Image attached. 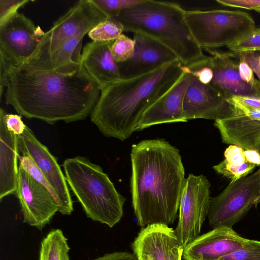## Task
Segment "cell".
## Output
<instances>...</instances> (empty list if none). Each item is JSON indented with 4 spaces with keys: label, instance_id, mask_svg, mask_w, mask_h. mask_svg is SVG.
<instances>
[{
    "label": "cell",
    "instance_id": "ba28073f",
    "mask_svg": "<svg viewBox=\"0 0 260 260\" xmlns=\"http://www.w3.org/2000/svg\"><path fill=\"white\" fill-rule=\"evenodd\" d=\"M211 184L207 177L192 174L185 179L176 234L184 249L200 236L210 206Z\"/></svg>",
    "mask_w": 260,
    "mask_h": 260
},
{
    "label": "cell",
    "instance_id": "4316f807",
    "mask_svg": "<svg viewBox=\"0 0 260 260\" xmlns=\"http://www.w3.org/2000/svg\"><path fill=\"white\" fill-rule=\"evenodd\" d=\"M18 158L19 160V166L48 189L57 203L58 207L59 199L55 191L34 160L29 155L19 154Z\"/></svg>",
    "mask_w": 260,
    "mask_h": 260
},
{
    "label": "cell",
    "instance_id": "3957f363",
    "mask_svg": "<svg viewBox=\"0 0 260 260\" xmlns=\"http://www.w3.org/2000/svg\"><path fill=\"white\" fill-rule=\"evenodd\" d=\"M179 60L136 77L120 79L101 90L91 121L106 137L121 141L136 131L144 112L173 87L185 73Z\"/></svg>",
    "mask_w": 260,
    "mask_h": 260
},
{
    "label": "cell",
    "instance_id": "603a6c76",
    "mask_svg": "<svg viewBox=\"0 0 260 260\" xmlns=\"http://www.w3.org/2000/svg\"><path fill=\"white\" fill-rule=\"evenodd\" d=\"M67 238L60 229L51 230L41 242L39 260H70Z\"/></svg>",
    "mask_w": 260,
    "mask_h": 260
},
{
    "label": "cell",
    "instance_id": "ab89813d",
    "mask_svg": "<svg viewBox=\"0 0 260 260\" xmlns=\"http://www.w3.org/2000/svg\"><path fill=\"white\" fill-rule=\"evenodd\" d=\"M259 203H260V198H258V199L256 201V203H255L256 205L257 204Z\"/></svg>",
    "mask_w": 260,
    "mask_h": 260
},
{
    "label": "cell",
    "instance_id": "8992f818",
    "mask_svg": "<svg viewBox=\"0 0 260 260\" xmlns=\"http://www.w3.org/2000/svg\"><path fill=\"white\" fill-rule=\"evenodd\" d=\"M185 18L202 49L226 47L255 28L252 16L240 10H185Z\"/></svg>",
    "mask_w": 260,
    "mask_h": 260
},
{
    "label": "cell",
    "instance_id": "7a4b0ae2",
    "mask_svg": "<svg viewBox=\"0 0 260 260\" xmlns=\"http://www.w3.org/2000/svg\"><path fill=\"white\" fill-rule=\"evenodd\" d=\"M131 192L137 224L169 225L177 217L185 171L179 150L163 139L134 144Z\"/></svg>",
    "mask_w": 260,
    "mask_h": 260
},
{
    "label": "cell",
    "instance_id": "cb8c5ba5",
    "mask_svg": "<svg viewBox=\"0 0 260 260\" xmlns=\"http://www.w3.org/2000/svg\"><path fill=\"white\" fill-rule=\"evenodd\" d=\"M123 31L120 23L108 18L94 27L88 35L94 42H110L114 41Z\"/></svg>",
    "mask_w": 260,
    "mask_h": 260
},
{
    "label": "cell",
    "instance_id": "f1b7e54d",
    "mask_svg": "<svg viewBox=\"0 0 260 260\" xmlns=\"http://www.w3.org/2000/svg\"><path fill=\"white\" fill-rule=\"evenodd\" d=\"M135 48V41L123 34L113 42L111 52L115 60L122 63L130 59L133 56Z\"/></svg>",
    "mask_w": 260,
    "mask_h": 260
},
{
    "label": "cell",
    "instance_id": "ffe728a7",
    "mask_svg": "<svg viewBox=\"0 0 260 260\" xmlns=\"http://www.w3.org/2000/svg\"><path fill=\"white\" fill-rule=\"evenodd\" d=\"M113 41L88 43L81 53L82 67L99 84L101 90L121 79L119 63L111 52Z\"/></svg>",
    "mask_w": 260,
    "mask_h": 260
},
{
    "label": "cell",
    "instance_id": "e0dca14e",
    "mask_svg": "<svg viewBox=\"0 0 260 260\" xmlns=\"http://www.w3.org/2000/svg\"><path fill=\"white\" fill-rule=\"evenodd\" d=\"M134 40L135 48L133 57L119 63L121 79L140 76L179 60L170 49L151 38L134 34Z\"/></svg>",
    "mask_w": 260,
    "mask_h": 260
},
{
    "label": "cell",
    "instance_id": "5b68a950",
    "mask_svg": "<svg viewBox=\"0 0 260 260\" xmlns=\"http://www.w3.org/2000/svg\"><path fill=\"white\" fill-rule=\"evenodd\" d=\"M63 168L68 184L88 217L110 228L120 221L125 199L99 165L77 156L65 159Z\"/></svg>",
    "mask_w": 260,
    "mask_h": 260
},
{
    "label": "cell",
    "instance_id": "4fadbf2b",
    "mask_svg": "<svg viewBox=\"0 0 260 260\" xmlns=\"http://www.w3.org/2000/svg\"><path fill=\"white\" fill-rule=\"evenodd\" d=\"M210 54L209 64L213 77L209 84L225 100L237 96L260 97V85L253 86L240 77L239 54L218 49H204Z\"/></svg>",
    "mask_w": 260,
    "mask_h": 260
},
{
    "label": "cell",
    "instance_id": "1f68e13d",
    "mask_svg": "<svg viewBox=\"0 0 260 260\" xmlns=\"http://www.w3.org/2000/svg\"><path fill=\"white\" fill-rule=\"evenodd\" d=\"M226 162L234 165H241L248 161L244 154V150L237 145H230L224 152Z\"/></svg>",
    "mask_w": 260,
    "mask_h": 260
},
{
    "label": "cell",
    "instance_id": "7402d4cb",
    "mask_svg": "<svg viewBox=\"0 0 260 260\" xmlns=\"http://www.w3.org/2000/svg\"><path fill=\"white\" fill-rule=\"evenodd\" d=\"M84 36L79 35L67 40L50 54L47 53L44 47L41 54L53 69L81 64V50Z\"/></svg>",
    "mask_w": 260,
    "mask_h": 260
},
{
    "label": "cell",
    "instance_id": "44dd1931",
    "mask_svg": "<svg viewBox=\"0 0 260 260\" xmlns=\"http://www.w3.org/2000/svg\"><path fill=\"white\" fill-rule=\"evenodd\" d=\"M6 112L0 109V200L16 193L18 168L17 135L9 131L6 124Z\"/></svg>",
    "mask_w": 260,
    "mask_h": 260
},
{
    "label": "cell",
    "instance_id": "8d00e7d4",
    "mask_svg": "<svg viewBox=\"0 0 260 260\" xmlns=\"http://www.w3.org/2000/svg\"><path fill=\"white\" fill-rule=\"evenodd\" d=\"M239 54L256 74L260 83V52H250Z\"/></svg>",
    "mask_w": 260,
    "mask_h": 260
},
{
    "label": "cell",
    "instance_id": "7bdbcfd3",
    "mask_svg": "<svg viewBox=\"0 0 260 260\" xmlns=\"http://www.w3.org/2000/svg\"><path fill=\"white\" fill-rule=\"evenodd\" d=\"M260 198V196L259 197V198Z\"/></svg>",
    "mask_w": 260,
    "mask_h": 260
},
{
    "label": "cell",
    "instance_id": "83f0119b",
    "mask_svg": "<svg viewBox=\"0 0 260 260\" xmlns=\"http://www.w3.org/2000/svg\"><path fill=\"white\" fill-rule=\"evenodd\" d=\"M143 0H91L92 3L109 19L120 12L137 5Z\"/></svg>",
    "mask_w": 260,
    "mask_h": 260
},
{
    "label": "cell",
    "instance_id": "e575fe53",
    "mask_svg": "<svg viewBox=\"0 0 260 260\" xmlns=\"http://www.w3.org/2000/svg\"><path fill=\"white\" fill-rule=\"evenodd\" d=\"M5 119L7 127L9 131L17 136L24 132L26 125L22 121L20 115L7 113Z\"/></svg>",
    "mask_w": 260,
    "mask_h": 260
},
{
    "label": "cell",
    "instance_id": "2e32d148",
    "mask_svg": "<svg viewBox=\"0 0 260 260\" xmlns=\"http://www.w3.org/2000/svg\"><path fill=\"white\" fill-rule=\"evenodd\" d=\"M183 113L186 121L198 118L216 120L227 118L232 114L226 100L193 76L184 95Z\"/></svg>",
    "mask_w": 260,
    "mask_h": 260
},
{
    "label": "cell",
    "instance_id": "74e56055",
    "mask_svg": "<svg viewBox=\"0 0 260 260\" xmlns=\"http://www.w3.org/2000/svg\"><path fill=\"white\" fill-rule=\"evenodd\" d=\"M93 260H138V259L134 253L119 251L107 253Z\"/></svg>",
    "mask_w": 260,
    "mask_h": 260
},
{
    "label": "cell",
    "instance_id": "9a60e30c",
    "mask_svg": "<svg viewBox=\"0 0 260 260\" xmlns=\"http://www.w3.org/2000/svg\"><path fill=\"white\" fill-rule=\"evenodd\" d=\"M132 249L138 260H181L184 250L175 230L163 224L143 228Z\"/></svg>",
    "mask_w": 260,
    "mask_h": 260
},
{
    "label": "cell",
    "instance_id": "b9f144b4",
    "mask_svg": "<svg viewBox=\"0 0 260 260\" xmlns=\"http://www.w3.org/2000/svg\"><path fill=\"white\" fill-rule=\"evenodd\" d=\"M139 260H148V259H144V258H142V259H140Z\"/></svg>",
    "mask_w": 260,
    "mask_h": 260
},
{
    "label": "cell",
    "instance_id": "9c48e42d",
    "mask_svg": "<svg viewBox=\"0 0 260 260\" xmlns=\"http://www.w3.org/2000/svg\"><path fill=\"white\" fill-rule=\"evenodd\" d=\"M49 32L18 12L0 25V55L14 66L36 56L48 40Z\"/></svg>",
    "mask_w": 260,
    "mask_h": 260
},
{
    "label": "cell",
    "instance_id": "d4e9b609",
    "mask_svg": "<svg viewBox=\"0 0 260 260\" xmlns=\"http://www.w3.org/2000/svg\"><path fill=\"white\" fill-rule=\"evenodd\" d=\"M235 54L260 52V28H255L226 46Z\"/></svg>",
    "mask_w": 260,
    "mask_h": 260
},
{
    "label": "cell",
    "instance_id": "60d3db41",
    "mask_svg": "<svg viewBox=\"0 0 260 260\" xmlns=\"http://www.w3.org/2000/svg\"><path fill=\"white\" fill-rule=\"evenodd\" d=\"M257 151H258L259 153L260 154V145L259 146V147L257 149Z\"/></svg>",
    "mask_w": 260,
    "mask_h": 260
},
{
    "label": "cell",
    "instance_id": "f546056e",
    "mask_svg": "<svg viewBox=\"0 0 260 260\" xmlns=\"http://www.w3.org/2000/svg\"><path fill=\"white\" fill-rule=\"evenodd\" d=\"M217 260H260V241L248 239L241 248Z\"/></svg>",
    "mask_w": 260,
    "mask_h": 260
},
{
    "label": "cell",
    "instance_id": "d6986e66",
    "mask_svg": "<svg viewBox=\"0 0 260 260\" xmlns=\"http://www.w3.org/2000/svg\"><path fill=\"white\" fill-rule=\"evenodd\" d=\"M192 77V74L186 67L180 80L144 112L136 131L156 124L187 121L183 116V100Z\"/></svg>",
    "mask_w": 260,
    "mask_h": 260
},
{
    "label": "cell",
    "instance_id": "d6a6232c",
    "mask_svg": "<svg viewBox=\"0 0 260 260\" xmlns=\"http://www.w3.org/2000/svg\"><path fill=\"white\" fill-rule=\"evenodd\" d=\"M223 6L254 10L260 13V0H216Z\"/></svg>",
    "mask_w": 260,
    "mask_h": 260
},
{
    "label": "cell",
    "instance_id": "836d02e7",
    "mask_svg": "<svg viewBox=\"0 0 260 260\" xmlns=\"http://www.w3.org/2000/svg\"><path fill=\"white\" fill-rule=\"evenodd\" d=\"M239 55L240 62L238 70L242 80L251 85H260L259 81L255 78L254 73L251 68L239 54Z\"/></svg>",
    "mask_w": 260,
    "mask_h": 260
},
{
    "label": "cell",
    "instance_id": "d590c367",
    "mask_svg": "<svg viewBox=\"0 0 260 260\" xmlns=\"http://www.w3.org/2000/svg\"><path fill=\"white\" fill-rule=\"evenodd\" d=\"M243 107L253 110H260V97L252 96H237L228 99Z\"/></svg>",
    "mask_w": 260,
    "mask_h": 260
},
{
    "label": "cell",
    "instance_id": "7c38bea8",
    "mask_svg": "<svg viewBox=\"0 0 260 260\" xmlns=\"http://www.w3.org/2000/svg\"><path fill=\"white\" fill-rule=\"evenodd\" d=\"M19 201L23 222L42 230L49 223L58 207L48 189L18 167L15 193Z\"/></svg>",
    "mask_w": 260,
    "mask_h": 260
},
{
    "label": "cell",
    "instance_id": "30bf717a",
    "mask_svg": "<svg viewBox=\"0 0 260 260\" xmlns=\"http://www.w3.org/2000/svg\"><path fill=\"white\" fill-rule=\"evenodd\" d=\"M17 142L18 151L34 160L55 191L59 199L58 212L70 215L74 210L73 203L66 176L56 157L27 126L21 135L17 136Z\"/></svg>",
    "mask_w": 260,
    "mask_h": 260
},
{
    "label": "cell",
    "instance_id": "f35d334b",
    "mask_svg": "<svg viewBox=\"0 0 260 260\" xmlns=\"http://www.w3.org/2000/svg\"><path fill=\"white\" fill-rule=\"evenodd\" d=\"M247 160L256 166H260V154L256 150H244Z\"/></svg>",
    "mask_w": 260,
    "mask_h": 260
},
{
    "label": "cell",
    "instance_id": "52a82bcc",
    "mask_svg": "<svg viewBox=\"0 0 260 260\" xmlns=\"http://www.w3.org/2000/svg\"><path fill=\"white\" fill-rule=\"evenodd\" d=\"M260 196V169L252 174L230 182L217 196L211 198L208 218L213 229H232L255 205Z\"/></svg>",
    "mask_w": 260,
    "mask_h": 260
},
{
    "label": "cell",
    "instance_id": "6da1fadb",
    "mask_svg": "<svg viewBox=\"0 0 260 260\" xmlns=\"http://www.w3.org/2000/svg\"><path fill=\"white\" fill-rule=\"evenodd\" d=\"M20 115L49 124L69 123L90 115L101 94L99 84L81 63L51 67L41 51L14 66L0 55V95Z\"/></svg>",
    "mask_w": 260,
    "mask_h": 260
},
{
    "label": "cell",
    "instance_id": "484cf974",
    "mask_svg": "<svg viewBox=\"0 0 260 260\" xmlns=\"http://www.w3.org/2000/svg\"><path fill=\"white\" fill-rule=\"evenodd\" d=\"M256 166L246 161L241 165H234L224 160L213 167L216 172L229 179L233 182L244 178L252 172Z\"/></svg>",
    "mask_w": 260,
    "mask_h": 260
},
{
    "label": "cell",
    "instance_id": "5bb4252c",
    "mask_svg": "<svg viewBox=\"0 0 260 260\" xmlns=\"http://www.w3.org/2000/svg\"><path fill=\"white\" fill-rule=\"evenodd\" d=\"M226 101L231 106L232 115L214 121L222 142L244 150H257L260 145V110L245 108L230 99Z\"/></svg>",
    "mask_w": 260,
    "mask_h": 260
},
{
    "label": "cell",
    "instance_id": "4dcf8cb0",
    "mask_svg": "<svg viewBox=\"0 0 260 260\" xmlns=\"http://www.w3.org/2000/svg\"><path fill=\"white\" fill-rule=\"evenodd\" d=\"M29 2L28 0H0V25L17 13L19 8Z\"/></svg>",
    "mask_w": 260,
    "mask_h": 260
},
{
    "label": "cell",
    "instance_id": "8fae6325",
    "mask_svg": "<svg viewBox=\"0 0 260 260\" xmlns=\"http://www.w3.org/2000/svg\"><path fill=\"white\" fill-rule=\"evenodd\" d=\"M108 18L91 0H80L53 23L49 32L48 41L44 46L48 54L56 50L67 40L79 35H85L94 27Z\"/></svg>",
    "mask_w": 260,
    "mask_h": 260
},
{
    "label": "cell",
    "instance_id": "ac0fdd59",
    "mask_svg": "<svg viewBox=\"0 0 260 260\" xmlns=\"http://www.w3.org/2000/svg\"><path fill=\"white\" fill-rule=\"evenodd\" d=\"M248 239L222 226L200 235L184 249V260H217L241 248Z\"/></svg>",
    "mask_w": 260,
    "mask_h": 260
},
{
    "label": "cell",
    "instance_id": "277c9868",
    "mask_svg": "<svg viewBox=\"0 0 260 260\" xmlns=\"http://www.w3.org/2000/svg\"><path fill=\"white\" fill-rule=\"evenodd\" d=\"M124 31L151 38L170 49L185 67L207 56L193 38L185 18V10L172 2L143 0L111 18Z\"/></svg>",
    "mask_w": 260,
    "mask_h": 260
}]
</instances>
